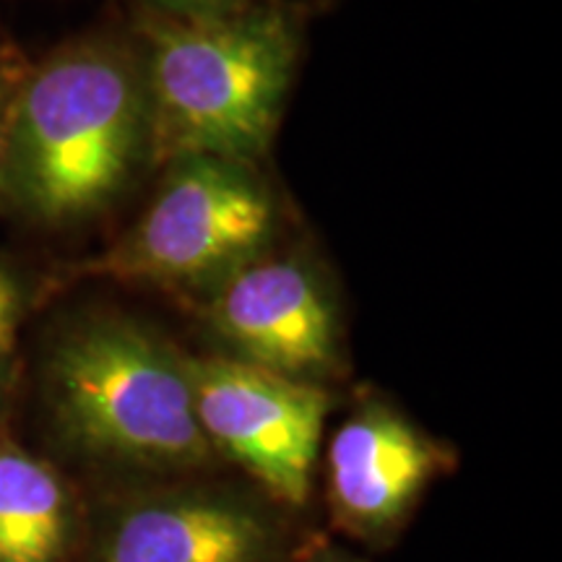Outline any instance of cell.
<instances>
[{"instance_id": "9", "label": "cell", "mask_w": 562, "mask_h": 562, "mask_svg": "<svg viewBox=\"0 0 562 562\" xmlns=\"http://www.w3.org/2000/svg\"><path fill=\"white\" fill-rule=\"evenodd\" d=\"M68 497L45 461L0 446V562H60Z\"/></svg>"}, {"instance_id": "10", "label": "cell", "mask_w": 562, "mask_h": 562, "mask_svg": "<svg viewBox=\"0 0 562 562\" xmlns=\"http://www.w3.org/2000/svg\"><path fill=\"white\" fill-rule=\"evenodd\" d=\"M21 290L13 273L0 266V398L9 385L13 355H16V336L21 323Z\"/></svg>"}, {"instance_id": "12", "label": "cell", "mask_w": 562, "mask_h": 562, "mask_svg": "<svg viewBox=\"0 0 562 562\" xmlns=\"http://www.w3.org/2000/svg\"><path fill=\"white\" fill-rule=\"evenodd\" d=\"M9 110L11 104L5 100V83L3 76H0V154H3V144H5V125H9Z\"/></svg>"}, {"instance_id": "1", "label": "cell", "mask_w": 562, "mask_h": 562, "mask_svg": "<svg viewBox=\"0 0 562 562\" xmlns=\"http://www.w3.org/2000/svg\"><path fill=\"white\" fill-rule=\"evenodd\" d=\"M149 149L140 66L110 42L55 53L9 110L0 188L30 220L68 224L128 186Z\"/></svg>"}, {"instance_id": "13", "label": "cell", "mask_w": 562, "mask_h": 562, "mask_svg": "<svg viewBox=\"0 0 562 562\" xmlns=\"http://www.w3.org/2000/svg\"><path fill=\"white\" fill-rule=\"evenodd\" d=\"M315 562H347V560H341V558H318Z\"/></svg>"}, {"instance_id": "3", "label": "cell", "mask_w": 562, "mask_h": 562, "mask_svg": "<svg viewBox=\"0 0 562 562\" xmlns=\"http://www.w3.org/2000/svg\"><path fill=\"white\" fill-rule=\"evenodd\" d=\"M45 372L55 425L91 459L180 472L214 456L195 417L188 357L138 323H79L55 344Z\"/></svg>"}, {"instance_id": "7", "label": "cell", "mask_w": 562, "mask_h": 562, "mask_svg": "<svg viewBox=\"0 0 562 562\" xmlns=\"http://www.w3.org/2000/svg\"><path fill=\"white\" fill-rule=\"evenodd\" d=\"M448 463L446 448L385 404H364L328 446V497L336 518L378 537L409 513Z\"/></svg>"}, {"instance_id": "6", "label": "cell", "mask_w": 562, "mask_h": 562, "mask_svg": "<svg viewBox=\"0 0 562 562\" xmlns=\"http://www.w3.org/2000/svg\"><path fill=\"white\" fill-rule=\"evenodd\" d=\"M214 334L235 360L315 383L336 364V313L315 273L292 258H256L214 284Z\"/></svg>"}, {"instance_id": "4", "label": "cell", "mask_w": 562, "mask_h": 562, "mask_svg": "<svg viewBox=\"0 0 562 562\" xmlns=\"http://www.w3.org/2000/svg\"><path fill=\"white\" fill-rule=\"evenodd\" d=\"M273 203L243 161L182 157L149 209L89 273L149 284H220L263 256Z\"/></svg>"}, {"instance_id": "2", "label": "cell", "mask_w": 562, "mask_h": 562, "mask_svg": "<svg viewBox=\"0 0 562 562\" xmlns=\"http://www.w3.org/2000/svg\"><path fill=\"white\" fill-rule=\"evenodd\" d=\"M140 66L159 159L266 151L290 91L297 37L281 11L170 13L146 24Z\"/></svg>"}, {"instance_id": "5", "label": "cell", "mask_w": 562, "mask_h": 562, "mask_svg": "<svg viewBox=\"0 0 562 562\" xmlns=\"http://www.w3.org/2000/svg\"><path fill=\"white\" fill-rule=\"evenodd\" d=\"M188 372L211 451L240 463L277 501L305 503L328 412L326 391L229 355L188 357Z\"/></svg>"}, {"instance_id": "11", "label": "cell", "mask_w": 562, "mask_h": 562, "mask_svg": "<svg viewBox=\"0 0 562 562\" xmlns=\"http://www.w3.org/2000/svg\"><path fill=\"white\" fill-rule=\"evenodd\" d=\"M175 13H224L240 9L245 0H161Z\"/></svg>"}, {"instance_id": "8", "label": "cell", "mask_w": 562, "mask_h": 562, "mask_svg": "<svg viewBox=\"0 0 562 562\" xmlns=\"http://www.w3.org/2000/svg\"><path fill=\"white\" fill-rule=\"evenodd\" d=\"M277 554V529L261 510L211 492L133 503L100 544V562H273Z\"/></svg>"}]
</instances>
